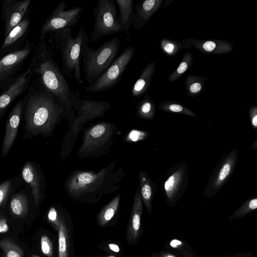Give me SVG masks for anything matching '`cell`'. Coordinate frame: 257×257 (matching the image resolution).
Masks as SVG:
<instances>
[{
	"instance_id": "cell-3",
	"label": "cell",
	"mask_w": 257,
	"mask_h": 257,
	"mask_svg": "<svg viewBox=\"0 0 257 257\" xmlns=\"http://www.w3.org/2000/svg\"><path fill=\"white\" fill-rule=\"evenodd\" d=\"M115 162L98 173L92 171L76 170L65 183L67 194L74 199H83L92 196H101L115 191L124 174L122 170L113 172Z\"/></svg>"
},
{
	"instance_id": "cell-31",
	"label": "cell",
	"mask_w": 257,
	"mask_h": 257,
	"mask_svg": "<svg viewBox=\"0 0 257 257\" xmlns=\"http://www.w3.org/2000/svg\"><path fill=\"white\" fill-rule=\"evenodd\" d=\"M160 47L168 56H174L180 50L184 48L182 41L165 38L160 41Z\"/></svg>"
},
{
	"instance_id": "cell-34",
	"label": "cell",
	"mask_w": 257,
	"mask_h": 257,
	"mask_svg": "<svg viewBox=\"0 0 257 257\" xmlns=\"http://www.w3.org/2000/svg\"><path fill=\"white\" fill-rule=\"evenodd\" d=\"M256 208L257 197H254L248 199L234 212L229 219L242 218L249 212L255 210Z\"/></svg>"
},
{
	"instance_id": "cell-7",
	"label": "cell",
	"mask_w": 257,
	"mask_h": 257,
	"mask_svg": "<svg viewBox=\"0 0 257 257\" xmlns=\"http://www.w3.org/2000/svg\"><path fill=\"white\" fill-rule=\"evenodd\" d=\"M115 0H98L93 10L94 23L90 40L97 41L105 36L123 30L117 17Z\"/></svg>"
},
{
	"instance_id": "cell-30",
	"label": "cell",
	"mask_w": 257,
	"mask_h": 257,
	"mask_svg": "<svg viewBox=\"0 0 257 257\" xmlns=\"http://www.w3.org/2000/svg\"><path fill=\"white\" fill-rule=\"evenodd\" d=\"M193 64V56L189 51H186L177 69L168 77L169 82H173L181 77Z\"/></svg>"
},
{
	"instance_id": "cell-36",
	"label": "cell",
	"mask_w": 257,
	"mask_h": 257,
	"mask_svg": "<svg viewBox=\"0 0 257 257\" xmlns=\"http://www.w3.org/2000/svg\"><path fill=\"white\" fill-rule=\"evenodd\" d=\"M12 188V182L7 180L0 184V206L10 194Z\"/></svg>"
},
{
	"instance_id": "cell-18",
	"label": "cell",
	"mask_w": 257,
	"mask_h": 257,
	"mask_svg": "<svg viewBox=\"0 0 257 257\" xmlns=\"http://www.w3.org/2000/svg\"><path fill=\"white\" fill-rule=\"evenodd\" d=\"M111 107L110 104L106 101H99L93 99H82V102L78 115L77 116L76 124L82 123L100 117Z\"/></svg>"
},
{
	"instance_id": "cell-33",
	"label": "cell",
	"mask_w": 257,
	"mask_h": 257,
	"mask_svg": "<svg viewBox=\"0 0 257 257\" xmlns=\"http://www.w3.org/2000/svg\"><path fill=\"white\" fill-rule=\"evenodd\" d=\"M0 247L5 252L6 257L24 256V252L22 249L10 239L0 240Z\"/></svg>"
},
{
	"instance_id": "cell-43",
	"label": "cell",
	"mask_w": 257,
	"mask_h": 257,
	"mask_svg": "<svg viewBox=\"0 0 257 257\" xmlns=\"http://www.w3.org/2000/svg\"><path fill=\"white\" fill-rule=\"evenodd\" d=\"M251 148L252 149L256 150L257 149V140L255 139L253 142V144L251 146Z\"/></svg>"
},
{
	"instance_id": "cell-17",
	"label": "cell",
	"mask_w": 257,
	"mask_h": 257,
	"mask_svg": "<svg viewBox=\"0 0 257 257\" xmlns=\"http://www.w3.org/2000/svg\"><path fill=\"white\" fill-rule=\"evenodd\" d=\"M182 42L184 48L193 47L205 54H222L230 52L233 50V44L226 40H198L188 38L183 40Z\"/></svg>"
},
{
	"instance_id": "cell-40",
	"label": "cell",
	"mask_w": 257,
	"mask_h": 257,
	"mask_svg": "<svg viewBox=\"0 0 257 257\" xmlns=\"http://www.w3.org/2000/svg\"><path fill=\"white\" fill-rule=\"evenodd\" d=\"M108 246L109 248L112 250L113 251H114L115 252H118L119 251V248L118 246L114 243H111L108 244Z\"/></svg>"
},
{
	"instance_id": "cell-21",
	"label": "cell",
	"mask_w": 257,
	"mask_h": 257,
	"mask_svg": "<svg viewBox=\"0 0 257 257\" xmlns=\"http://www.w3.org/2000/svg\"><path fill=\"white\" fill-rule=\"evenodd\" d=\"M22 175L24 181L31 187L34 202L39 205L41 198V179L34 165L27 162L23 166Z\"/></svg>"
},
{
	"instance_id": "cell-27",
	"label": "cell",
	"mask_w": 257,
	"mask_h": 257,
	"mask_svg": "<svg viewBox=\"0 0 257 257\" xmlns=\"http://www.w3.org/2000/svg\"><path fill=\"white\" fill-rule=\"evenodd\" d=\"M120 198V195H117L102 208L97 217L99 225H104L114 216L118 208Z\"/></svg>"
},
{
	"instance_id": "cell-16",
	"label": "cell",
	"mask_w": 257,
	"mask_h": 257,
	"mask_svg": "<svg viewBox=\"0 0 257 257\" xmlns=\"http://www.w3.org/2000/svg\"><path fill=\"white\" fill-rule=\"evenodd\" d=\"M23 106V100L21 99L15 105L8 117L2 149V155L3 157L8 155L17 137Z\"/></svg>"
},
{
	"instance_id": "cell-39",
	"label": "cell",
	"mask_w": 257,
	"mask_h": 257,
	"mask_svg": "<svg viewBox=\"0 0 257 257\" xmlns=\"http://www.w3.org/2000/svg\"><path fill=\"white\" fill-rule=\"evenodd\" d=\"M9 229L7 222L5 219H2L0 220V233L6 232Z\"/></svg>"
},
{
	"instance_id": "cell-45",
	"label": "cell",
	"mask_w": 257,
	"mask_h": 257,
	"mask_svg": "<svg viewBox=\"0 0 257 257\" xmlns=\"http://www.w3.org/2000/svg\"><path fill=\"white\" fill-rule=\"evenodd\" d=\"M106 257H115L114 256H106Z\"/></svg>"
},
{
	"instance_id": "cell-23",
	"label": "cell",
	"mask_w": 257,
	"mask_h": 257,
	"mask_svg": "<svg viewBox=\"0 0 257 257\" xmlns=\"http://www.w3.org/2000/svg\"><path fill=\"white\" fill-rule=\"evenodd\" d=\"M139 179L142 200L150 213L152 208V201L155 193L157 190L156 187L148 174L143 171L140 172Z\"/></svg>"
},
{
	"instance_id": "cell-28",
	"label": "cell",
	"mask_w": 257,
	"mask_h": 257,
	"mask_svg": "<svg viewBox=\"0 0 257 257\" xmlns=\"http://www.w3.org/2000/svg\"><path fill=\"white\" fill-rule=\"evenodd\" d=\"M158 109L167 112H173L197 117V115L189 108L182 103L174 100H167L159 103Z\"/></svg>"
},
{
	"instance_id": "cell-4",
	"label": "cell",
	"mask_w": 257,
	"mask_h": 257,
	"mask_svg": "<svg viewBox=\"0 0 257 257\" xmlns=\"http://www.w3.org/2000/svg\"><path fill=\"white\" fill-rule=\"evenodd\" d=\"M85 33L82 26L75 37H72V28L59 29L50 33L51 40L60 52L63 74L73 78L78 84L83 83L81 77L80 52Z\"/></svg>"
},
{
	"instance_id": "cell-14",
	"label": "cell",
	"mask_w": 257,
	"mask_h": 257,
	"mask_svg": "<svg viewBox=\"0 0 257 257\" xmlns=\"http://www.w3.org/2000/svg\"><path fill=\"white\" fill-rule=\"evenodd\" d=\"M31 0H4L2 2V19L4 22V36L24 18Z\"/></svg>"
},
{
	"instance_id": "cell-13",
	"label": "cell",
	"mask_w": 257,
	"mask_h": 257,
	"mask_svg": "<svg viewBox=\"0 0 257 257\" xmlns=\"http://www.w3.org/2000/svg\"><path fill=\"white\" fill-rule=\"evenodd\" d=\"M33 74L32 66L30 63L25 71L17 76L3 89L0 94V118L10 104L28 87Z\"/></svg>"
},
{
	"instance_id": "cell-37",
	"label": "cell",
	"mask_w": 257,
	"mask_h": 257,
	"mask_svg": "<svg viewBox=\"0 0 257 257\" xmlns=\"http://www.w3.org/2000/svg\"><path fill=\"white\" fill-rule=\"evenodd\" d=\"M48 218L49 220L55 226V228L58 229L60 221L58 219L57 212L54 207H51L49 210Z\"/></svg>"
},
{
	"instance_id": "cell-42",
	"label": "cell",
	"mask_w": 257,
	"mask_h": 257,
	"mask_svg": "<svg viewBox=\"0 0 257 257\" xmlns=\"http://www.w3.org/2000/svg\"><path fill=\"white\" fill-rule=\"evenodd\" d=\"M161 257H176L174 255L170 253H163Z\"/></svg>"
},
{
	"instance_id": "cell-44",
	"label": "cell",
	"mask_w": 257,
	"mask_h": 257,
	"mask_svg": "<svg viewBox=\"0 0 257 257\" xmlns=\"http://www.w3.org/2000/svg\"><path fill=\"white\" fill-rule=\"evenodd\" d=\"M32 257H40V256L38 255H33L32 256Z\"/></svg>"
},
{
	"instance_id": "cell-20",
	"label": "cell",
	"mask_w": 257,
	"mask_h": 257,
	"mask_svg": "<svg viewBox=\"0 0 257 257\" xmlns=\"http://www.w3.org/2000/svg\"><path fill=\"white\" fill-rule=\"evenodd\" d=\"M143 211L142 198L140 188H138L134 197L133 204L127 231V240L134 243L140 233L141 218Z\"/></svg>"
},
{
	"instance_id": "cell-15",
	"label": "cell",
	"mask_w": 257,
	"mask_h": 257,
	"mask_svg": "<svg viewBox=\"0 0 257 257\" xmlns=\"http://www.w3.org/2000/svg\"><path fill=\"white\" fill-rule=\"evenodd\" d=\"M30 20L28 17L23 20L5 37L0 49L3 56L20 49L29 30Z\"/></svg>"
},
{
	"instance_id": "cell-22",
	"label": "cell",
	"mask_w": 257,
	"mask_h": 257,
	"mask_svg": "<svg viewBox=\"0 0 257 257\" xmlns=\"http://www.w3.org/2000/svg\"><path fill=\"white\" fill-rule=\"evenodd\" d=\"M156 64L151 62L145 67L132 89L133 97L140 98L149 89L156 69Z\"/></svg>"
},
{
	"instance_id": "cell-38",
	"label": "cell",
	"mask_w": 257,
	"mask_h": 257,
	"mask_svg": "<svg viewBox=\"0 0 257 257\" xmlns=\"http://www.w3.org/2000/svg\"><path fill=\"white\" fill-rule=\"evenodd\" d=\"M249 116L252 127L257 129V106H251L249 109Z\"/></svg>"
},
{
	"instance_id": "cell-5",
	"label": "cell",
	"mask_w": 257,
	"mask_h": 257,
	"mask_svg": "<svg viewBox=\"0 0 257 257\" xmlns=\"http://www.w3.org/2000/svg\"><path fill=\"white\" fill-rule=\"evenodd\" d=\"M89 37L84 34L80 58L83 64L85 79L89 84L94 82L109 67L120 49V41L114 37L96 49L89 47Z\"/></svg>"
},
{
	"instance_id": "cell-10",
	"label": "cell",
	"mask_w": 257,
	"mask_h": 257,
	"mask_svg": "<svg viewBox=\"0 0 257 257\" xmlns=\"http://www.w3.org/2000/svg\"><path fill=\"white\" fill-rule=\"evenodd\" d=\"M238 150L232 149L224 155L213 170L204 189L205 196L215 195L233 175L238 159Z\"/></svg>"
},
{
	"instance_id": "cell-25",
	"label": "cell",
	"mask_w": 257,
	"mask_h": 257,
	"mask_svg": "<svg viewBox=\"0 0 257 257\" xmlns=\"http://www.w3.org/2000/svg\"><path fill=\"white\" fill-rule=\"evenodd\" d=\"M207 79L205 76H200L189 74L185 79V86L188 95L195 97L204 90V82Z\"/></svg>"
},
{
	"instance_id": "cell-11",
	"label": "cell",
	"mask_w": 257,
	"mask_h": 257,
	"mask_svg": "<svg viewBox=\"0 0 257 257\" xmlns=\"http://www.w3.org/2000/svg\"><path fill=\"white\" fill-rule=\"evenodd\" d=\"M188 181L187 166L184 162L170 168L163 186L164 196L170 205L173 206L185 193Z\"/></svg>"
},
{
	"instance_id": "cell-29",
	"label": "cell",
	"mask_w": 257,
	"mask_h": 257,
	"mask_svg": "<svg viewBox=\"0 0 257 257\" xmlns=\"http://www.w3.org/2000/svg\"><path fill=\"white\" fill-rule=\"evenodd\" d=\"M10 208L12 213L19 217L25 216L28 210V200L26 196L21 193L14 195L11 200Z\"/></svg>"
},
{
	"instance_id": "cell-12",
	"label": "cell",
	"mask_w": 257,
	"mask_h": 257,
	"mask_svg": "<svg viewBox=\"0 0 257 257\" xmlns=\"http://www.w3.org/2000/svg\"><path fill=\"white\" fill-rule=\"evenodd\" d=\"M32 49L27 41L20 49L0 58V88H6L16 77L15 75L30 55Z\"/></svg>"
},
{
	"instance_id": "cell-19",
	"label": "cell",
	"mask_w": 257,
	"mask_h": 257,
	"mask_svg": "<svg viewBox=\"0 0 257 257\" xmlns=\"http://www.w3.org/2000/svg\"><path fill=\"white\" fill-rule=\"evenodd\" d=\"M163 2L164 0H146L138 3L134 8V27L138 30L143 28Z\"/></svg>"
},
{
	"instance_id": "cell-32",
	"label": "cell",
	"mask_w": 257,
	"mask_h": 257,
	"mask_svg": "<svg viewBox=\"0 0 257 257\" xmlns=\"http://www.w3.org/2000/svg\"><path fill=\"white\" fill-rule=\"evenodd\" d=\"M68 234L64 221H60L58 228V257H68Z\"/></svg>"
},
{
	"instance_id": "cell-24",
	"label": "cell",
	"mask_w": 257,
	"mask_h": 257,
	"mask_svg": "<svg viewBox=\"0 0 257 257\" xmlns=\"http://www.w3.org/2000/svg\"><path fill=\"white\" fill-rule=\"evenodd\" d=\"M119 9L118 22L123 30H128L134 20V0H115Z\"/></svg>"
},
{
	"instance_id": "cell-2",
	"label": "cell",
	"mask_w": 257,
	"mask_h": 257,
	"mask_svg": "<svg viewBox=\"0 0 257 257\" xmlns=\"http://www.w3.org/2000/svg\"><path fill=\"white\" fill-rule=\"evenodd\" d=\"M30 63L33 74L38 75L41 85L70 109L79 111L82 99L72 90L62 72L53 59L45 40H39Z\"/></svg>"
},
{
	"instance_id": "cell-8",
	"label": "cell",
	"mask_w": 257,
	"mask_h": 257,
	"mask_svg": "<svg viewBox=\"0 0 257 257\" xmlns=\"http://www.w3.org/2000/svg\"><path fill=\"white\" fill-rule=\"evenodd\" d=\"M135 53L132 46L125 48L105 71L92 83L86 87L87 92L97 93L104 91L114 87L120 81L126 66Z\"/></svg>"
},
{
	"instance_id": "cell-35",
	"label": "cell",
	"mask_w": 257,
	"mask_h": 257,
	"mask_svg": "<svg viewBox=\"0 0 257 257\" xmlns=\"http://www.w3.org/2000/svg\"><path fill=\"white\" fill-rule=\"evenodd\" d=\"M41 246L43 253L48 257L53 256V246L48 237L45 235L41 237Z\"/></svg>"
},
{
	"instance_id": "cell-41",
	"label": "cell",
	"mask_w": 257,
	"mask_h": 257,
	"mask_svg": "<svg viewBox=\"0 0 257 257\" xmlns=\"http://www.w3.org/2000/svg\"><path fill=\"white\" fill-rule=\"evenodd\" d=\"M181 244V242L179 240H172L171 242V245L173 247H176L177 245H180Z\"/></svg>"
},
{
	"instance_id": "cell-26",
	"label": "cell",
	"mask_w": 257,
	"mask_h": 257,
	"mask_svg": "<svg viewBox=\"0 0 257 257\" xmlns=\"http://www.w3.org/2000/svg\"><path fill=\"white\" fill-rule=\"evenodd\" d=\"M156 105L148 93L138 102L136 112L141 118L151 119L156 113Z\"/></svg>"
},
{
	"instance_id": "cell-9",
	"label": "cell",
	"mask_w": 257,
	"mask_h": 257,
	"mask_svg": "<svg viewBox=\"0 0 257 257\" xmlns=\"http://www.w3.org/2000/svg\"><path fill=\"white\" fill-rule=\"evenodd\" d=\"M66 4L61 1L43 24L39 40H45L46 35L56 30L76 26L83 10L81 6L65 10Z\"/></svg>"
},
{
	"instance_id": "cell-6",
	"label": "cell",
	"mask_w": 257,
	"mask_h": 257,
	"mask_svg": "<svg viewBox=\"0 0 257 257\" xmlns=\"http://www.w3.org/2000/svg\"><path fill=\"white\" fill-rule=\"evenodd\" d=\"M115 132L113 124L104 121L90 127L84 135L78 156L79 158L92 157L106 153L111 145Z\"/></svg>"
},
{
	"instance_id": "cell-1",
	"label": "cell",
	"mask_w": 257,
	"mask_h": 257,
	"mask_svg": "<svg viewBox=\"0 0 257 257\" xmlns=\"http://www.w3.org/2000/svg\"><path fill=\"white\" fill-rule=\"evenodd\" d=\"M25 138L38 135H49L72 109L64 106L41 84L31 90L25 98Z\"/></svg>"
}]
</instances>
